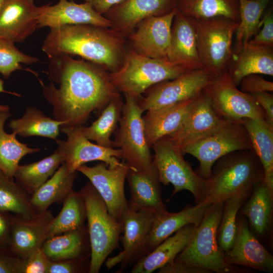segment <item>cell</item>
Masks as SVG:
<instances>
[{"instance_id": "cell-1", "label": "cell", "mask_w": 273, "mask_h": 273, "mask_svg": "<svg viewBox=\"0 0 273 273\" xmlns=\"http://www.w3.org/2000/svg\"><path fill=\"white\" fill-rule=\"evenodd\" d=\"M49 59L50 75L59 85L44 86L43 94L53 107L54 119L64 122L61 126L82 125L92 112L101 111L121 96L102 67L66 55Z\"/></svg>"}, {"instance_id": "cell-2", "label": "cell", "mask_w": 273, "mask_h": 273, "mask_svg": "<svg viewBox=\"0 0 273 273\" xmlns=\"http://www.w3.org/2000/svg\"><path fill=\"white\" fill-rule=\"evenodd\" d=\"M42 45L48 56H78L109 73L122 65L125 38L112 28L90 24L67 25L50 28Z\"/></svg>"}, {"instance_id": "cell-3", "label": "cell", "mask_w": 273, "mask_h": 273, "mask_svg": "<svg viewBox=\"0 0 273 273\" xmlns=\"http://www.w3.org/2000/svg\"><path fill=\"white\" fill-rule=\"evenodd\" d=\"M263 178L262 166L253 150L230 153L213 164L204 201L212 204L236 195L250 196Z\"/></svg>"}, {"instance_id": "cell-4", "label": "cell", "mask_w": 273, "mask_h": 273, "mask_svg": "<svg viewBox=\"0 0 273 273\" xmlns=\"http://www.w3.org/2000/svg\"><path fill=\"white\" fill-rule=\"evenodd\" d=\"M79 192L85 202L90 246L88 273H98L108 256L119 246L122 221H117L110 214L104 200L89 181Z\"/></svg>"}, {"instance_id": "cell-5", "label": "cell", "mask_w": 273, "mask_h": 273, "mask_svg": "<svg viewBox=\"0 0 273 273\" xmlns=\"http://www.w3.org/2000/svg\"><path fill=\"white\" fill-rule=\"evenodd\" d=\"M189 70L168 60L149 58L127 48L122 66L110 73V76L120 93L138 99L152 86L174 79Z\"/></svg>"}, {"instance_id": "cell-6", "label": "cell", "mask_w": 273, "mask_h": 273, "mask_svg": "<svg viewBox=\"0 0 273 273\" xmlns=\"http://www.w3.org/2000/svg\"><path fill=\"white\" fill-rule=\"evenodd\" d=\"M223 202L211 204L200 224L195 226L185 248L174 260L202 268L211 272L232 273L236 269L224 260L217 239Z\"/></svg>"}, {"instance_id": "cell-7", "label": "cell", "mask_w": 273, "mask_h": 273, "mask_svg": "<svg viewBox=\"0 0 273 273\" xmlns=\"http://www.w3.org/2000/svg\"><path fill=\"white\" fill-rule=\"evenodd\" d=\"M152 148L153 163L159 180L164 186L171 184L173 190L170 198L179 192L187 190L196 203L204 201L207 196V179L200 176L184 158L180 147L168 135L158 140Z\"/></svg>"}, {"instance_id": "cell-8", "label": "cell", "mask_w": 273, "mask_h": 273, "mask_svg": "<svg viewBox=\"0 0 273 273\" xmlns=\"http://www.w3.org/2000/svg\"><path fill=\"white\" fill-rule=\"evenodd\" d=\"M121 119L114 132V148L122 152V160L136 171L157 174L144 132L143 113L138 99L125 94Z\"/></svg>"}, {"instance_id": "cell-9", "label": "cell", "mask_w": 273, "mask_h": 273, "mask_svg": "<svg viewBox=\"0 0 273 273\" xmlns=\"http://www.w3.org/2000/svg\"><path fill=\"white\" fill-rule=\"evenodd\" d=\"M199 162L196 172L209 178L212 167L221 157L234 151L252 150L248 133L241 121L224 120L216 129L195 142L181 149Z\"/></svg>"}, {"instance_id": "cell-10", "label": "cell", "mask_w": 273, "mask_h": 273, "mask_svg": "<svg viewBox=\"0 0 273 273\" xmlns=\"http://www.w3.org/2000/svg\"><path fill=\"white\" fill-rule=\"evenodd\" d=\"M195 21L198 50L204 68L216 77L228 72L239 22L223 17Z\"/></svg>"}, {"instance_id": "cell-11", "label": "cell", "mask_w": 273, "mask_h": 273, "mask_svg": "<svg viewBox=\"0 0 273 273\" xmlns=\"http://www.w3.org/2000/svg\"><path fill=\"white\" fill-rule=\"evenodd\" d=\"M215 77L205 68L189 70L152 86L138 102L144 112L172 106L196 98Z\"/></svg>"}, {"instance_id": "cell-12", "label": "cell", "mask_w": 273, "mask_h": 273, "mask_svg": "<svg viewBox=\"0 0 273 273\" xmlns=\"http://www.w3.org/2000/svg\"><path fill=\"white\" fill-rule=\"evenodd\" d=\"M202 92L223 120L265 119L262 108L250 94L237 88L228 72L215 77Z\"/></svg>"}, {"instance_id": "cell-13", "label": "cell", "mask_w": 273, "mask_h": 273, "mask_svg": "<svg viewBox=\"0 0 273 273\" xmlns=\"http://www.w3.org/2000/svg\"><path fill=\"white\" fill-rule=\"evenodd\" d=\"M129 168L122 161L114 167L102 162L92 167L84 164L77 169L89 179L105 203L110 214L119 222L122 221L128 207L124 185Z\"/></svg>"}, {"instance_id": "cell-14", "label": "cell", "mask_w": 273, "mask_h": 273, "mask_svg": "<svg viewBox=\"0 0 273 273\" xmlns=\"http://www.w3.org/2000/svg\"><path fill=\"white\" fill-rule=\"evenodd\" d=\"M80 125L61 126L60 130L66 135L67 139L56 140L57 150L62 155L69 171H77L79 166L94 161L104 162L110 167L122 163L119 160L122 158L120 149L105 147L92 143L82 133Z\"/></svg>"}, {"instance_id": "cell-15", "label": "cell", "mask_w": 273, "mask_h": 273, "mask_svg": "<svg viewBox=\"0 0 273 273\" xmlns=\"http://www.w3.org/2000/svg\"><path fill=\"white\" fill-rule=\"evenodd\" d=\"M155 216L153 212L136 209L128 205L122 219L123 250L117 255L107 258L105 262L107 268L119 264L123 269L147 254L146 240Z\"/></svg>"}, {"instance_id": "cell-16", "label": "cell", "mask_w": 273, "mask_h": 273, "mask_svg": "<svg viewBox=\"0 0 273 273\" xmlns=\"http://www.w3.org/2000/svg\"><path fill=\"white\" fill-rule=\"evenodd\" d=\"M176 12L175 9L167 14L140 22L126 38L129 48L149 58L168 60L171 25Z\"/></svg>"}, {"instance_id": "cell-17", "label": "cell", "mask_w": 273, "mask_h": 273, "mask_svg": "<svg viewBox=\"0 0 273 273\" xmlns=\"http://www.w3.org/2000/svg\"><path fill=\"white\" fill-rule=\"evenodd\" d=\"M177 0H125L104 16L112 28L125 38L144 19L167 14L176 9Z\"/></svg>"}, {"instance_id": "cell-18", "label": "cell", "mask_w": 273, "mask_h": 273, "mask_svg": "<svg viewBox=\"0 0 273 273\" xmlns=\"http://www.w3.org/2000/svg\"><path fill=\"white\" fill-rule=\"evenodd\" d=\"M54 217L48 209L26 218L14 215L9 249L21 259H25L40 249L47 239Z\"/></svg>"}, {"instance_id": "cell-19", "label": "cell", "mask_w": 273, "mask_h": 273, "mask_svg": "<svg viewBox=\"0 0 273 273\" xmlns=\"http://www.w3.org/2000/svg\"><path fill=\"white\" fill-rule=\"evenodd\" d=\"M225 261L261 271L271 272L273 256L260 243L244 219L237 218L236 236L231 249L224 253Z\"/></svg>"}, {"instance_id": "cell-20", "label": "cell", "mask_w": 273, "mask_h": 273, "mask_svg": "<svg viewBox=\"0 0 273 273\" xmlns=\"http://www.w3.org/2000/svg\"><path fill=\"white\" fill-rule=\"evenodd\" d=\"M40 11L34 0H5L0 10V36L23 42L38 29Z\"/></svg>"}, {"instance_id": "cell-21", "label": "cell", "mask_w": 273, "mask_h": 273, "mask_svg": "<svg viewBox=\"0 0 273 273\" xmlns=\"http://www.w3.org/2000/svg\"><path fill=\"white\" fill-rule=\"evenodd\" d=\"M90 24L112 27L111 22L97 12L87 3L77 4L72 0H59L56 4L41 6L37 28H50L67 25Z\"/></svg>"}, {"instance_id": "cell-22", "label": "cell", "mask_w": 273, "mask_h": 273, "mask_svg": "<svg viewBox=\"0 0 273 273\" xmlns=\"http://www.w3.org/2000/svg\"><path fill=\"white\" fill-rule=\"evenodd\" d=\"M167 59L188 70L204 68L198 50L195 19L177 10L171 25Z\"/></svg>"}, {"instance_id": "cell-23", "label": "cell", "mask_w": 273, "mask_h": 273, "mask_svg": "<svg viewBox=\"0 0 273 273\" xmlns=\"http://www.w3.org/2000/svg\"><path fill=\"white\" fill-rule=\"evenodd\" d=\"M224 120L215 112L202 92L195 99L179 128L168 136L181 149L209 134Z\"/></svg>"}, {"instance_id": "cell-24", "label": "cell", "mask_w": 273, "mask_h": 273, "mask_svg": "<svg viewBox=\"0 0 273 273\" xmlns=\"http://www.w3.org/2000/svg\"><path fill=\"white\" fill-rule=\"evenodd\" d=\"M211 204L203 201L195 205L186 206L178 212L170 213L167 211L155 214L146 240L147 254L183 227L189 224L197 226Z\"/></svg>"}, {"instance_id": "cell-25", "label": "cell", "mask_w": 273, "mask_h": 273, "mask_svg": "<svg viewBox=\"0 0 273 273\" xmlns=\"http://www.w3.org/2000/svg\"><path fill=\"white\" fill-rule=\"evenodd\" d=\"M196 97L172 106L146 111L143 122L150 148L158 140L171 134L179 128Z\"/></svg>"}, {"instance_id": "cell-26", "label": "cell", "mask_w": 273, "mask_h": 273, "mask_svg": "<svg viewBox=\"0 0 273 273\" xmlns=\"http://www.w3.org/2000/svg\"><path fill=\"white\" fill-rule=\"evenodd\" d=\"M126 179L130 192V198L128 201L129 206L152 212L155 214L167 211L162 199L158 174L129 168Z\"/></svg>"}, {"instance_id": "cell-27", "label": "cell", "mask_w": 273, "mask_h": 273, "mask_svg": "<svg viewBox=\"0 0 273 273\" xmlns=\"http://www.w3.org/2000/svg\"><path fill=\"white\" fill-rule=\"evenodd\" d=\"M228 72L237 86L244 77L250 74L273 76V48L248 43L233 54Z\"/></svg>"}, {"instance_id": "cell-28", "label": "cell", "mask_w": 273, "mask_h": 273, "mask_svg": "<svg viewBox=\"0 0 273 273\" xmlns=\"http://www.w3.org/2000/svg\"><path fill=\"white\" fill-rule=\"evenodd\" d=\"M41 249L51 261L90 259L87 226L50 237L44 241Z\"/></svg>"}, {"instance_id": "cell-29", "label": "cell", "mask_w": 273, "mask_h": 273, "mask_svg": "<svg viewBox=\"0 0 273 273\" xmlns=\"http://www.w3.org/2000/svg\"><path fill=\"white\" fill-rule=\"evenodd\" d=\"M195 228L194 224H188L166 238L136 261L131 272L151 273L173 261L186 246Z\"/></svg>"}, {"instance_id": "cell-30", "label": "cell", "mask_w": 273, "mask_h": 273, "mask_svg": "<svg viewBox=\"0 0 273 273\" xmlns=\"http://www.w3.org/2000/svg\"><path fill=\"white\" fill-rule=\"evenodd\" d=\"M240 209L241 214L247 218L256 235L263 237L269 232L272 218L273 191L263 179L256 185Z\"/></svg>"}, {"instance_id": "cell-31", "label": "cell", "mask_w": 273, "mask_h": 273, "mask_svg": "<svg viewBox=\"0 0 273 273\" xmlns=\"http://www.w3.org/2000/svg\"><path fill=\"white\" fill-rule=\"evenodd\" d=\"M77 172L69 171L63 162L55 173L31 196L30 201L35 212L45 211L54 203H63L73 190Z\"/></svg>"}, {"instance_id": "cell-32", "label": "cell", "mask_w": 273, "mask_h": 273, "mask_svg": "<svg viewBox=\"0 0 273 273\" xmlns=\"http://www.w3.org/2000/svg\"><path fill=\"white\" fill-rule=\"evenodd\" d=\"M241 122L248 133L252 150L262 166L263 179L273 191V128L263 119L245 118Z\"/></svg>"}, {"instance_id": "cell-33", "label": "cell", "mask_w": 273, "mask_h": 273, "mask_svg": "<svg viewBox=\"0 0 273 273\" xmlns=\"http://www.w3.org/2000/svg\"><path fill=\"white\" fill-rule=\"evenodd\" d=\"M64 122L52 119L35 107H28L21 118L12 119L9 127L13 132L23 138L38 136L57 140Z\"/></svg>"}, {"instance_id": "cell-34", "label": "cell", "mask_w": 273, "mask_h": 273, "mask_svg": "<svg viewBox=\"0 0 273 273\" xmlns=\"http://www.w3.org/2000/svg\"><path fill=\"white\" fill-rule=\"evenodd\" d=\"M123 104L121 96L110 101L102 110L99 117L90 126L80 125L83 134L99 145L114 148L111 136L118 127Z\"/></svg>"}, {"instance_id": "cell-35", "label": "cell", "mask_w": 273, "mask_h": 273, "mask_svg": "<svg viewBox=\"0 0 273 273\" xmlns=\"http://www.w3.org/2000/svg\"><path fill=\"white\" fill-rule=\"evenodd\" d=\"M176 9L195 20L223 17L239 22L238 0H177Z\"/></svg>"}, {"instance_id": "cell-36", "label": "cell", "mask_w": 273, "mask_h": 273, "mask_svg": "<svg viewBox=\"0 0 273 273\" xmlns=\"http://www.w3.org/2000/svg\"><path fill=\"white\" fill-rule=\"evenodd\" d=\"M63 162L62 155L56 149L52 155L39 161L19 165L14 178L31 196L55 173Z\"/></svg>"}, {"instance_id": "cell-37", "label": "cell", "mask_w": 273, "mask_h": 273, "mask_svg": "<svg viewBox=\"0 0 273 273\" xmlns=\"http://www.w3.org/2000/svg\"><path fill=\"white\" fill-rule=\"evenodd\" d=\"M239 22L235 33L233 54L239 52L259 31L262 16L271 0H238Z\"/></svg>"}, {"instance_id": "cell-38", "label": "cell", "mask_w": 273, "mask_h": 273, "mask_svg": "<svg viewBox=\"0 0 273 273\" xmlns=\"http://www.w3.org/2000/svg\"><path fill=\"white\" fill-rule=\"evenodd\" d=\"M11 116L9 111L0 112V171L7 176L14 178L20 160L27 154L39 151L40 149L30 148L20 142L15 133L5 131V123Z\"/></svg>"}, {"instance_id": "cell-39", "label": "cell", "mask_w": 273, "mask_h": 273, "mask_svg": "<svg viewBox=\"0 0 273 273\" xmlns=\"http://www.w3.org/2000/svg\"><path fill=\"white\" fill-rule=\"evenodd\" d=\"M86 219V208L80 193L72 190L63 202L62 209L54 218L47 239L84 228Z\"/></svg>"}, {"instance_id": "cell-40", "label": "cell", "mask_w": 273, "mask_h": 273, "mask_svg": "<svg viewBox=\"0 0 273 273\" xmlns=\"http://www.w3.org/2000/svg\"><path fill=\"white\" fill-rule=\"evenodd\" d=\"M31 196L14 178L0 171V211L28 218L36 213L30 201Z\"/></svg>"}, {"instance_id": "cell-41", "label": "cell", "mask_w": 273, "mask_h": 273, "mask_svg": "<svg viewBox=\"0 0 273 273\" xmlns=\"http://www.w3.org/2000/svg\"><path fill=\"white\" fill-rule=\"evenodd\" d=\"M249 197L245 195H236L223 201L217 239L218 246L224 253L229 251L233 244L237 230V215Z\"/></svg>"}, {"instance_id": "cell-42", "label": "cell", "mask_w": 273, "mask_h": 273, "mask_svg": "<svg viewBox=\"0 0 273 273\" xmlns=\"http://www.w3.org/2000/svg\"><path fill=\"white\" fill-rule=\"evenodd\" d=\"M39 61L36 57L24 54L11 41L0 36V73L8 78L17 70L23 69L21 64H32Z\"/></svg>"}, {"instance_id": "cell-43", "label": "cell", "mask_w": 273, "mask_h": 273, "mask_svg": "<svg viewBox=\"0 0 273 273\" xmlns=\"http://www.w3.org/2000/svg\"><path fill=\"white\" fill-rule=\"evenodd\" d=\"M90 259L50 261L47 273L88 272Z\"/></svg>"}, {"instance_id": "cell-44", "label": "cell", "mask_w": 273, "mask_h": 273, "mask_svg": "<svg viewBox=\"0 0 273 273\" xmlns=\"http://www.w3.org/2000/svg\"><path fill=\"white\" fill-rule=\"evenodd\" d=\"M261 29L250 39L248 43L255 46L273 48L272 8L266 12L262 20Z\"/></svg>"}, {"instance_id": "cell-45", "label": "cell", "mask_w": 273, "mask_h": 273, "mask_svg": "<svg viewBox=\"0 0 273 273\" xmlns=\"http://www.w3.org/2000/svg\"><path fill=\"white\" fill-rule=\"evenodd\" d=\"M239 85L241 91L249 94L273 91V82L264 79L258 74H250L244 77Z\"/></svg>"}, {"instance_id": "cell-46", "label": "cell", "mask_w": 273, "mask_h": 273, "mask_svg": "<svg viewBox=\"0 0 273 273\" xmlns=\"http://www.w3.org/2000/svg\"><path fill=\"white\" fill-rule=\"evenodd\" d=\"M50 261L40 248L23 259V273H47Z\"/></svg>"}, {"instance_id": "cell-47", "label": "cell", "mask_w": 273, "mask_h": 273, "mask_svg": "<svg viewBox=\"0 0 273 273\" xmlns=\"http://www.w3.org/2000/svg\"><path fill=\"white\" fill-rule=\"evenodd\" d=\"M23 259L11 251L0 249V273H23Z\"/></svg>"}, {"instance_id": "cell-48", "label": "cell", "mask_w": 273, "mask_h": 273, "mask_svg": "<svg viewBox=\"0 0 273 273\" xmlns=\"http://www.w3.org/2000/svg\"><path fill=\"white\" fill-rule=\"evenodd\" d=\"M263 109L265 120L273 128V95L270 92H264L250 94Z\"/></svg>"}, {"instance_id": "cell-49", "label": "cell", "mask_w": 273, "mask_h": 273, "mask_svg": "<svg viewBox=\"0 0 273 273\" xmlns=\"http://www.w3.org/2000/svg\"><path fill=\"white\" fill-rule=\"evenodd\" d=\"M158 273H212L210 271L183 262L173 260L159 269Z\"/></svg>"}, {"instance_id": "cell-50", "label": "cell", "mask_w": 273, "mask_h": 273, "mask_svg": "<svg viewBox=\"0 0 273 273\" xmlns=\"http://www.w3.org/2000/svg\"><path fill=\"white\" fill-rule=\"evenodd\" d=\"M13 216L14 214L0 211V249L10 250L9 243Z\"/></svg>"}, {"instance_id": "cell-51", "label": "cell", "mask_w": 273, "mask_h": 273, "mask_svg": "<svg viewBox=\"0 0 273 273\" xmlns=\"http://www.w3.org/2000/svg\"><path fill=\"white\" fill-rule=\"evenodd\" d=\"M88 3L100 14L103 15L113 7L125 0H83Z\"/></svg>"}, {"instance_id": "cell-52", "label": "cell", "mask_w": 273, "mask_h": 273, "mask_svg": "<svg viewBox=\"0 0 273 273\" xmlns=\"http://www.w3.org/2000/svg\"><path fill=\"white\" fill-rule=\"evenodd\" d=\"M10 108L8 106L0 104V112L9 111Z\"/></svg>"}, {"instance_id": "cell-53", "label": "cell", "mask_w": 273, "mask_h": 273, "mask_svg": "<svg viewBox=\"0 0 273 273\" xmlns=\"http://www.w3.org/2000/svg\"><path fill=\"white\" fill-rule=\"evenodd\" d=\"M2 93H8L4 89V81L0 79V94Z\"/></svg>"}, {"instance_id": "cell-54", "label": "cell", "mask_w": 273, "mask_h": 273, "mask_svg": "<svg viewBox=\"0 0 273 273\" xmlns=\"http://www.w3.org/2000/svg\"><path fill=\"white\" fill-rule=\"evenodd\" d=\"M5 0H0V10L5 2Z\"/></svg>"}]
</instances>
